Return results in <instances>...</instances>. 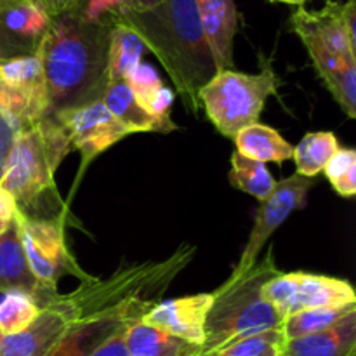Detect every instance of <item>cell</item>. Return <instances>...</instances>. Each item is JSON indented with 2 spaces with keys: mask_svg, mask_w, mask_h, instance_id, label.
Here are the masks:
<instances>
[{
  "mask_svg": "<svg viewBox=\"0 0 356 356\" xmlns=\"http://www.w3.org/2000/svg\"><path fill=\"white\" fill-rule=\"evenodd\" d=\"M111 21H89L80 10L52 17L38 42L49 117L103 99L108 83Z\"/></svg>",
  "mask_w": 356,
  "mask_h": 356,
  "instance_id": "obj_1",
  "label": "cell"
},
{
  "mask_svg": "<svg viewBox=\"0 0 356 356\" xmlns=\"http://www.w3.org/2000/svg\"><path fill=\"white\" fill-rule=\"evenodd\" d=\"M115 21L131 28L176 86L184 106L200 110L198 92L216 75L195 0H162L148 9H122Z\"/></svg>",
  "mask_w": 356,
  "mask_h": 356,
  "instance_id": "obj_2",
  "label": "cell"
},
{
  "mask_svg": "<svg viewBox=\"0 0 356 356\" xmlns=\"http://www.w3.org/2000/svg\"><path fill=\"white\" fill-rule=\"evenodd\" d=\"M70 152L68 134L54 117L42 118L17 134L0 188L14 198L21 214L35 219L42 202H59L54 174Z\"/></svg>",
  "mask_w": 356,
  "mask_h": 356,
  "instance_id": "obj_3",
  "label": "cell"
},
{
  "mask_svg": "<svg viewBox=\"0 0 356 356\" xmlns=\"http://www.w3.org/2000/svg\"><path fill=\"white\" fill-rule=\"evenodd\" d=\"M278 273L273 250H270L245 277L229 287H219L212 292L214 301L205 318L200 356H211L243 337L282 327L284 318L280 313L261 298L263 285Z\"/></svg>",
  "mask_w": 356,
  "mask_h": 356,
  "instance_id": "obj_4",
  "label": "cell"
},
{
  "mask_svg": "<svg viewBox=\"0 0 356 356\" xmlns=\"http://www.w3.org/2000/svg\"><path fill=\"white\" fill-rule=\"evenodd\" d=\"M282 80L271 66L261 73H240L222 70L205 83L198 92L200 108H204L214 127L226 138L233 139L242 129L257 124L264 103L277 94Z\"/></svg>",
  "mask_w": 356,
  "mask_h": 356,
  "instance_id": "obj_5",
  "label": "cell"
},
{
  "mask_svg": "<svg viewBox=\"0 0 356 356\" xmlns=\"http://www.w3.org/2000/svg\"><path fill=\"white\" fill-rule=\"evenodd\" d=\"M16 222L30 270L45 291L59 294L58 284L65 275L80 278V282L94 278L79 266L66 247L63 221L26 218L17 211Z\"/></svg>",
  "mask_w": 356,
  "mask_h": 356,
  "instance_id": "obj_6",
  "label": "cell"
},
{
  "mask_svg": "<svg viewBox=\"0 0 356 356\" xmlns=\"http://www.w3.org/2000/svg\"><path fill=\"white\" fill-rule=\"evenodd\" d=\"M315 184L316 177H302L299 174H292L287 179L277 181V186L271 191L270 197L259 202L256 222H254L249 240L243 247L242 256H240L236 266L232 270V277L221 287H229L256 266L257 257L263 252L264 245L271 238V235L291 218L292 212L306 204L309 190Z\"/></svg>",
  "mask_w": 356,
  "mask_h": 356,
  "instance_id": "obj_7",
  "label": "cell"
},
{
  "mask_svg": "<svg viewBox=\"0 0 356 356\" xmlns=\"http://www.w3.org/2000/svg\"><path fill=\"white\" fill-rule=\"evenodd\" d=\"M156 299L132 298L94 315L82 316L66 327L45 356H89L120 329L143 320Z\"/></svg>",
  "mask_w": 356,
  "mask_h": 356,
  "instance_id": "obj_8",
  "label": "cell"
},
{
  "mask_svg": "<svg viewBox=\"0 0 356 356\" xmlns=\"http://www.w3.org/2000/svg\"><path fill=\"white\" fill-rule=\"evenodd\" d=\"M51 117L61 124L68 134L72 148L82 155V170L90 160L129 136V132L115 120L103 99L73 110L59 111Z\"/></svg>",
  "mask_w": 356,
  "mask_h": 356,
  "instance_id": "obj_9",
  "label": "cell"
},
{
  "mask_svg": "<svg viewBox=\"0 0 356 356\" xmlns=\"http://www.w3.org/2000/svg\"><path fill=\"white\" fill-rule=\"evenodd\" d=\"M75 320H79V316L72 306L58 294L42 308L40 315L26 330L13 336H2L0 356H45L66 327Z\"/></svg>",
  "mask_w": 356,
  "mask_h": 356,
  "instance_id": "obj_10",
  "label": "cell"
},
{
  "mask_svg": "<svg viewBox=\"0 0 356 356\" xmlns=\"http://www.w3.org/2000/svg\"><path fill=\"white\" fill-rule=\"evenodd\" d=\"M212 301L214 294H195L159 301L143 316V322L186 343L200 346L202 350L205 339V318Z\"/></svg>",
  "mask_w": 356,
  "mask_h": 356,
  "instance_id": "obj_11",
  "label": "cell"
},
{
  "mask_svg": "<svg viewBox=\"0 0 356 356\" xmlns=\"http://www.w3.org/2000/svg\"><path fill=\"white\" fill-rule=\"evenodd\" d=\"M305 44L315 72L329 89L341 110L350 118H356V59L336 54L320 38L309 31H294Z\"/></svg>",
  "mask_w": 356,
  "mask_h": 356,
  "instance_id": "obj_12",
  "label": "cell"
},
{
  "mask_svg": "<svg viewBox=\"0 0 356 356\" xmlns=\"http://www.w3.org/2000/svg\"><path fill=\"white\" fill-rule=\"evenodd\" d=\"M0 292H23L30 296L40 308L58 296L45 291L30 270L16 218L13 225L0 235Z\"/></svg>",
  "mask_w": 356,
  "mask_h": 356,
  "instance_id": "obj_13",
  "label": "cell"
},
{
  "mask_svg": "<svg viewBox=\"0 0 356 356\" xmlns=\"http://www.w3.org/2000/svg\"><path fill=\"white\" fill-rule=\"evenodd\" d=\"M202 31L218 72L233 68V40L238 30L235 0H195Z\"/></svg>",
  "mask_w": 356,
  "mask_h": 356,
  "instance_id": "obj_14",
  "label": "cell"
},
{
  "mask_svg": "<svg viewBox=\"0 0 356 356\" xmlns=\"http://www.w3.org/2000/svg\"><path fill=\"white\" fill-rule=\"evenodd\" d=\"M0 76L26 103L33 124L49 117L47 86L40 59L33 54L0 59Z\"/></svg>",
  "mask_w": 356,
  "mask_h": 356,
  "instance_id": "obj_15",
  "label": "cell"
},
{
  "mask_svg": "<svg viewBox=\"0 0 356 356\" xmlns=\"http://www.w3.org/2000/svg\"><path fill=\"white\" fill-rule=\"evenodd\" d=\"M291 28L292 31H309L336 54L356 59V49L348 40L343 24V2L327 0L325 6L318 10L298 7V10H294L291 16Z\"/></svg>",
  "mask_w": 356,
  "mask_h": 356,
  "instance_id": "obj_16",
  "label": "cell"
},
{
  "mask_svg": "<svg viewBox=\"0 0 356 356\" xmlns=\"http://www.w3.org/2000/svg\"><path fill=\"white\" fill-rule=\"evenodd\" d=\"M284 356H355L356 355V309L341 322L320 332L285 341Z\"/></svg>",
  "mask_w": 356,
  "mask_h": 356,
  "instance_id": "obj_17",
  "label": "cell"
},
{
  "mask_svg": "<svg viewBox=\"0 0 356 356\" xmlns=\"http://www.w3.org/2000/svg\"><path fill=\"white\" fill-rule=\"evenodd\" d=\"M346 305H356L355 289L350 282L343 278L298 271V287L291 306V315L302 309L336 308Z\"/></svg>",
  "mask_w": 356,
  "mask_h": 356,
  "instance_id": "obj_18",
  "label": "cell"
},
{
  "mask_svg": "<svg viewBox=\"0 0 356 356\" xmlns=\"http://www.w3.org/2000/svg\"><path fill=\"white\" fill-rule=\"evenodd\" d=\"M125 82L131 87L139 106L162 125L165 134L176 129V124L170 118V106H172L174 94L172 90L163 86L159 73L155 72L152 65L141 63L125 79Z\"/></svg>",
  "mask_w": 356,
  "mask_h": 356,
  "instance_id": "obj_19",
  "label": "cell"
},
{
  "mask_svg": "<svg viewBox=\"0 0 356 356\" xmlns=\"http://www.w3.org/2000/svg\"><path fill=\"white\" fill-rule=\"evenodd\" d=\"M125 343L129 356H200L202 353L200 346L146 325L143 320L129 327Z\"/></svg>",
  "mask_w": 356,
  "mask_h": 356,
  "instance_id": "obj_20",
  "label": "cell"
},
{
  "mask_svg": "<svg viewBox=\"0 0 356 356\" xmlns=\"http://www.w3.org/2000/svg\"><path fill=\"white\" fill-rule=\"evenodd\" d=\"M233 139L240 155L261 163L285 162L292 159L294 153V146L285 141L280 132L263 124H252L242 129Z\"/></svg>",
  "mask_w": 356,
  "mask_h": 356,
  "instance_id": "obj_21",
  "label": "cell"
},
{
  "mask_svg": "<svg viewBox=\"0 0 356 356\" xmlns=\"http://www.w3.org/2000/svg\"><path fill=\"white\" fill-rule=\"evenodd\" d=\"M103 103L106 104L115 120L129 134H132V132H163L162 125L139 106L131 87L125 80L108 83L106 90H104Z\"/></svg>",
  "mask_w": 356,
  "mask_h": 356,
  "instance_id": "obj_22",
  "label": "cell"
},
{
  "mask_svg": "<svg viewBox=\"0 0 356 356\" xmlns=\"http://www.w3.org/2000/svg\"><path fill=\"white\" fill-rule=\"evenodd\" d=\"M145 45L138 35L115 21L110 31V47H108V80L118 82L125 80L139 65H141Z\"/></svg>",
  "mask_w": 356,
  "mask_h": 356,
  "instance_id": "obj_23",
  "label": "cell"
},
{
  "mask_svg": "<svg viewBox=\"0 0 356 356\" xmlns=\"http://www.w3.org/2000/svg\"><path fill=\"white\" fill-rule=\"evenodd\" d=\"M337 149L339 143L334 132H308L299 145L294 146L292 159L296 163V174L302 177H316Z\"/></svg>",
  "mask_w": 356,
  "mask_h": 356,
  "instance_id": "obj_24",
  "label": "cell"
},
{
  "mask_svg": "<svg viewBox=\"0 0 356 356\" xmlns=\"http://www.w3.org/2000/svg\"><path fill=\"white\" fill-rule=\"evenodd\" d=\"M229 183L236 190L257 198V202L266 200L271 191L275 190V186H277V179L271 176L264 163L245 159L238 152L232 155Z\"/></svg>",
  "mask_w": 356,
  "mask_h": 356,
  "instance_id": "obj_25",
  "label": "cell"
},
{
  "mask_svg": "<svg viewBox=\"0 0 356 356\" xmlns=\"http://www.w3.org/2000/svg\"><path fill=\"white\" fill-rule=\"evenodd\" d=\"M355 309L356 305H346L336 306V308L302 309V312L294 313V315L287 316L284 320V323H282L285 341L298 339V337L309 336V334L329 329V327L336 325L348 313L355 312Z\"/></svg>",
  "mask_w": 356,
  "mask_h": 356,
  "instance_id": "obj_26",
  "label": "cell"
},
{
  "mask_svg": "<svg viewBox=\"0 0 356 356\" xmlns=\"http://www.w3.org/2000/svg\"><path fill=\"white\" fill-rule=\"evenodd\" d=\"M42 308L23 292H7L0 301V332L2 336L23 332L40 315Z\"/></svg>",
  "mask_w": 356,
  "mask_h": 356,
  "instance_id": "obj_27",
  "label": "cell"
},
{
  "mask_svg": "<svg viewBox=\"0 0 356 356\" xmlns=\"http://www.w3.org/2000/svg\"><path fill=\"white\" fill-rule=\"evenodd\" d=\"M284 344V330L282 327H278V329H271L235 341L211 356H278L282 353Z\"/></svg>",
  "mask_w": 356,
  "mask_h": 356,
  "instance_id": "obj_28",
  "label": "cell"
},
{
  "mask_svg": "<svg viewBox=\"0 0 356 356\" xmlns=\"http://www.w3.org/2000/svg\"><path fill=\"white\" fill-rule=\"evenodd\" d=\"M337 195L351 198L356 193V152L353 148H339L322 170Z\"/></svg>",
  "mask_w": 356,
  "mask_h": 356,
  "instance_id": "obj_29",
  "label": "cell"
},
{
  "mask_svg": "<svg viewBox=\"0 0 356 356\" xmlns=\"http://www.w3.org/2000/svg\"><path fill=\"white\" fill-rule=\"evenodd\" d=\"M0 111L9 115L10 118H14V120L21 125V129L28 127V125H33L30 111H28V106L23 101V97H21L16 90L10 89V87L3 82L2 76H0Z\"/></svg>",
  "mask_w": 356,
  "mask_h": 356,
  "instance_id": "obj_30",
  "label": "cell"
},
{
  "mask_svg": "<svg viewBox=\"0 0 356 356\" xmlns=\"http://www.w3.org/2000/svg\"><path fill=\"white\" fill-rule=\"evenodd\" d=\"M21 131L23 129H21V125L14 118L0 111V179H2L3 170H6V163L7 159H9L10 149H13L14 141H16L17 134Z\"/></svg>",
  "mask_w": 356,
  "mask_h": 356,
  "instance_id": "obj_31",
  "label": "cell"
},
{
  "mask_svg": "<svg viewBox=\"0 0 356 356\" xmlns=\"http://www.w3.org/2000/svg\"><path fill=\"white\" fill-rule=\"evenodd\" d=\"M129 327L120 329L117 334H113L106 343L101 344V346L89 356H129L127 343H125V332H127Z\"/></svg>",
  "mask_w": 356,
  "mask_h": 356,
  "instance_id": "obj_32",
  "label": "cell"
},
{
  "mask_svg": "<svg viewBox=\"0 0 356 356\" xmlns=\"http://www.w3.org/2000/svg\"><path fill=\"white\" fill-rule=\"evenodd\" d=\"M35 3L40 6L52 19V17H58L65 13L80 9L82 0H35Z\"/></svg>",
  "mask_w": 356,
  "mask_h": 356,
  "instance_id": "obj_33",
  "label": "cell"
},
{
  "mask_svg": "<svg viewBox=\"0 0 356 356\" xmlns=\"http://www.w3.org/2000/svg\"><path fill=\"white\" fill-rule=\"evenodd\" d=\"M16 212L17 209L14 198L3 188H0V235L13 225Z\"/></svg>",
  "mask_w": 356,
  "mask_h": 356,
  "instance_id": "obj_34",
  "label": "cell"
},
{
  "mask_svg": "<svg viewBox=\"0 0 356 356\" xmlns=\"http://www.w3.org/2000/svg\"><path fill=\"white\" fill-rule=\"evenodd\" d=\"M343 24L348 40L353 45V49H356V0L343 2Z\"/></svg>",
  "mask_w": 356,
  "mask_h": 356,
  "instance_id": "obj_35",
  "label": "cell"
},
{
  "mask_svg": "<svg viewBox=\"0 0 356 356\" xmlns=\"http://www.w3.org/2000/svg\"><path fill=\"white\" fill-rule=\"evenodd\" d=\"M162 0H125V9H148V7L156 6Z\"/></svg>",
  "mask_w": 356,
  "mask_h": 356,
  "instance_id": "obj_36",
  "label": "cell"
},
{
  "mask_svg": "<svg viewBox=\"0 0 356 356\" xmlns=\"http://www.w3.org/2000/svg\"><path fill=\"white\" fill-rule=\"evenodd\" d=\"M268 2H278V3H287V6L305 7L309 0H268Z\"/></svg>",
  "mask_w": 356,
  "mask_h": 356,
  "instance_id": "obj_37",
  "label": "cell"
},
{
  "mask_svg": "<svg viewBox=\"0 0 356 356\" xmlns=\"http://www.w3.org/2000/svg\"><path fill=\"white\" fill-rule=\"evenodd\" d=\"M17 2H33L35 0H0V3H17Z\"/></svg>",
  "mask_w": 356,
  "mask_h": 356,
  "instance_id": "obj_38",
  "label": "cell"
},
{
  "mask_svg": "<svg viewBox=\"0 0 356 356\" xmlns=\"http://www.w3.org/2000/svg\"><path fill=\"white\" fill-rule=\"evenodd\" d=\"M0 44H2V35H0Z\"/></svg>",
  "mask_w": 356,
  "mask_h": 356,
  "instance_id": "obj_39",
  "label": "cell"
},
{
  "mask_svg": "<svg viewBox=\"0 0 356 356\" xmlns=\"http://www.w3.org/2000/svg\"><path fill=\"white\" fill-rule=\"evenodd\" d=\"M0 339H2V332H0Z\"/></svg>",
  "mask_w": 356,
  "mask_h": 356,
  "instance_id": "obj_40",
  "label": "cell"
},
{
  "mask_svg": "<svg viewBox=\"0 0 356 356\" xmlns=\"http://www.w3.org/2000/svg\"><path fill=\"white\" fill-rule=\"evenodd\" d=\"M278 356H284V355H282V353H280V355H278Z\"/></svg>",
  "mask_w": 356,
  "mask_h": 356,
  "instance_id": "obj_41",
  "label": "cell"
}]
</instances>
